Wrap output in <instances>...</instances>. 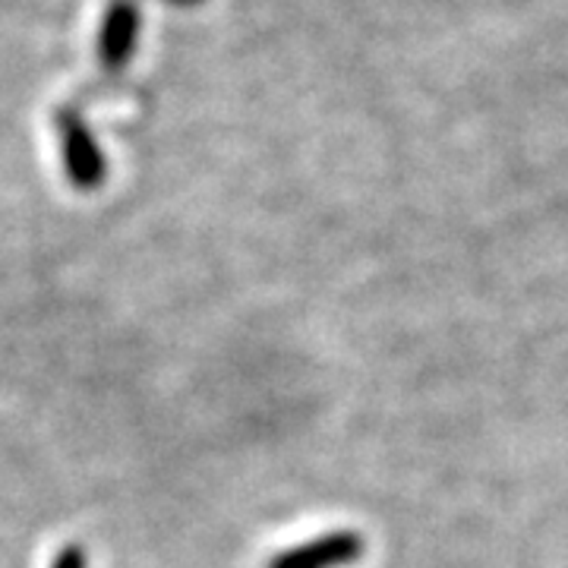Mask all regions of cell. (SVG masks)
Instances as JSON below:
<instances>
[{"label": "cell", "mask_w": 568, "mask_h": 568, "mask_svg": "<svg viewBox=\"0 0 568 568\" xmlns=\"http://www.w3.org/2000/svg\"><path fill=\"white\" fill-rule=\"evenodd\" d=\"M54 130L61 140V159L67 168V178L77 190H99L108 174L102 145L92 136V130L85 126L82 114L77 108H58L54 111Z\"/></svg>", "instance_id": "1"}, {"label": "cell", "mask_w": 568, "mask_h": 568, "mask_svg": "<svg viewBox=\"0 0 568 568\" xmlns=\"http://www.w3.org/2000/svg\"><path fill=\"white\" fill-rule=\"evenodd\" d=\"M140 0H111L99 29V63L104 73H121L140 39Z\"/></svg>", "instance_id": "2"}, {"label": "cell", "mask_w": 568, "mask_h": 568, "mask_svg": "<svg viewBox=\"0 0 568 568\" xmlns=\"http://www.w3.org/2000/svg\"><path fill=\"white\" fill-rule=\"evenodd\" d=\"M168 3H178V7H196V3H203V0H168Z\"/></svg>", "instance_id": "4"}, {"label": "cell", "mask_w": 568, "mask_h": 568, "mask_svg": "<svg viewBox=\"0 0 568 568\" xmlns=\"http://www.w3.org/2000/svg\"><path fill=\"white\" fill-rule=\"evenodd\" d=\"M51 568H89V559H85V549L80 544H67V547L58 549Z\"/></svg>", "instance_id": "3"}]
</instances>
